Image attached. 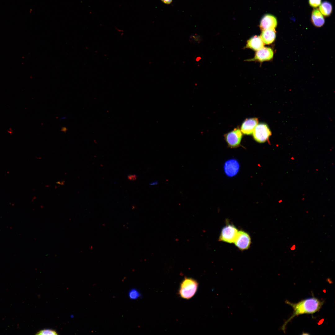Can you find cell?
Listing matches in <instances>:
<instances>
[{"label":"cell","instance_id":"14","mask_svg":"<svg viewBox=\"0 0 335 335\" xmlns=\"http://www.w3.org/2000/svg\"><path fill=\"white\" fill-rule=\"evenodd\" d=\"M319 10L324 16H328L331 15L332 11V5L328 1H324L319 5Z\"/></svg>","mask_w":335,"mask_h":335},{"label":"cell","instance_id":"17","mask_svg":"<svg viewBox=\"0 0 335 335\" xmlns=\"http://www.w3.org/2000/svg\"><path fill=\"white\" fill-rule=\"evenodd\" d=\"M189 40L191 42L199 43L201 42V39L198 35H192L190 36Z\"/></svg>","mask_w":335,"mask_h":335},{"label":"cell","instance_id":"18","mask_svg":"<svg viewBox=\"0 0 335 335\" xmlns=\"http://www.w3.org/2000/svg\"><path fill=\"white\" fill-rule=\"evenodd\" d=\"M308 2L310 6L314 8L319 7L321 3V0H308Z\"/></svg>","mask_w":335,"mask_h":335},{"label":"cell","instance_id":"4","mask_svg":"<svg viewBox=\"0 0 335 335\" xmlns=\"http://www.w3.org/2000/svg\"><path fill=\"white\" fill-rule=\"evenodd\" d=\"M238 230L233 224H228L222 229L219 240L229 243H234Z\"/></svg>","mask_w":335,"mask_h":335},{"label":"cell","instance_id":"2","mask_svg":"<svg viewBox=\"0 0 335 335\" xmlns=\"http://www.w3.org/2000/svg\"><path fill=\"white\" fill-rule=\"evenodd\" d=\"M198 281L194 279L186 277L181 282L179 290V294L184 299H189L196 293L198 287Z\"/></svg>","mask_w":335,"mask_h":335},{"label":"cell","instance_id":"16","mask_svg":"<svg viewBox=\"0 0 335 335\" xmlns=\"http://www.w3.org/2000/svg\"><path fill=\"white\" fill-rule=\"evenodd\" d=\"M37 335H58L57 333L56 332L52 329H44L37 332L36 333Z\"/></svg>","mask_w":335,"mask_h":335},{"label":"cell","instance_id":"19","mask_svg":"<svg viewBox=\"0 0 335 335\" xmlns=\"http://www.w3.org/2000/svg\"><path fill=\"white\" fill-rule=\"evenodd\" d=\"M127 178L130 181H135L136 179L137 176L136 174H132L127 176Z\"/></svg>","mask_w":335,"mask_h":335},{"label":"cell","instance_id":"8","mask_svg":"<svg viewBox=\"0 0 335 335\" xmlns=\"http://www.w3.org/2000/svg\"><path fill=\"white\" fill-rule=\"evenodd\" d=\"M273 56V51L270 48L263 47L257 51L254 57L247 60L248 61H257L262 62L271 59Z\"/></svg>","mask_w":335,"mask_h":335},{"label":"cell","instance_id":"11","mask_svg":"<svg viewBox=\"0 0 335 335\" xmlns=\"http://www.w3.org/2000/svg\"><path fill=\"white\" fill-rule=\"evenodd\" d=\"M264 43L261 37L255 35L248 39L246 48L257 51L263 47Z\"/></svg>","mask_w":335,"mask_h":335},{"label":"cell","instance_id":"12","mask_svg":"<svg viewBox=\"0 0 335 335\" xmlns=\"http://www.w3.org/2000/svg\"><path fill=\"white\" fill-rule=\"evenodd\" d=\"M311 20L313 25L316 27H321L325 22L323 16L317 9H314L313 10Z\"/></svg>","mask_w":335,"mask_h":335},{"label":"cell","instance_id":"21","mask_svg":"<svg viewBox=\"0 0 335 335\" xmlns=\"http://www.w3.org/2000/svg\"><path fill=\"white\" fill-rule=\"evenodd\" d=\"M158 184V182L157 181H154L149 183V185L152 186L155 185H157Z\"/></svg>","mask_w":335,"mask_h":335},{"label":"cell","instance_id":"10","mask_svg":"<svg viewBox=\"0 0 335 335\" xmlns=\"http://www.w3.org/2000/svg\"><path fill=\"white\" fill-rule=\"evenodd\" d=\"M258 123V119L256 118H247L242 123L240 130L245 135H251Z\"/></svg>","mask_w":335,"mask_h":335},{"label":"cell","instance_id":"1","mask_svg":"<svg viewBox=\"0 0 335 335\" xmlns=\"http://www.w3.org/2000/svg\"><path fill=\"white\" fill-rule=\"evenodd\" d=\"M286 303L291 306L293 310L292 316L284 323L281 327L285 333L287 324L295 317L304 314H313L319 311L324 302L318 298L312 297L302 300L297 303H292L286 300Z\"/></svg>","mask_w":335,"mask_h":335},{"label":"cell","instance_id":"9","mask_svg":"<svg viewBox=\"0 0 335 335\" xmlns=\"http://www.w3.org/2000/svg\"><path fill=\"white\" fill-rule=\"evenodd\" d=\"M277 25L276 18L274 16L267 14L263 16L261 19L260 28L262 31L275 29Z\"/></svg>","mask_w":335,"mask_h":335},{"label":"cell","instance_id":"3","mask_svg":"<svg viewBox=\"0 0 335 335\" xmlns=\"http://www.w3.org/2000/svg\"><path fill=\"white\" fill-rule=\"evenodd\" d=\"M252 134L253 138L256 142L263 143L268 140L271 132L267 124L261 123L257 125Z\"/></svg>","mask_w":335,"mask_h":335},{"label":"cell","instance_id":"5","mask_svg":"<svg viewBox=\"0 0 335 335\" xmlns=\"http://www.w3.org/2000/svg\"><path fill=\"white\" fill-rule=\"evenodd\" d=\"M242 136V133L240 129L236 128L226 134L225 137L228 146L231 148H234L240 145Z\"/></svg>","mask_w":335,"mask_h":335},{"label":"cell","instance_id":"15","mask_svg":"<svg viewBox=\"0 0 335 335\" xmlns=\"http://www.w3.org/2000/svg\"><path fill=\"white\" fill-rule=\"evenodd\" d=\"M128 295L129 298L132 300H137L141 296L139 291L136 288L131 289L128 291Z\"/></svg>","mask_w":335,"mask_h":335},{"label":"cell","instance_id":"22","mask_svg":"<svg viewBox=\"0 0 335 335\" xmlns=\"http://www.w3.org/2000/svg\"><path fill=\"white\" fill-rule=\"evenodd\" d=\"M67 130V129L65 127H62L61 129V131L65 132Z\"/></svg>","mask_w":335,"mask_h":335},{"label":"cell","instance_id":"13","mask_svg":"<svg viewBox=\"0 0 335 335\" xmlns=\"http://www.w3.org/2000/svg\"><path fill=\"white\" fill-rule=\"evenodd\" d=\"M276 36V31L273 29L262 30L260 37L264 44H270L274 41Z\"/></svg>","mask_w":335,"mask_h":335},{"label":"cell","instance_id":"6","mask_svg":"<svg viewBox=\"0 0 335 335\" xmlns=\"http://www.w3.org/2000/svg\"><path fill=\"white\" fill-rule=\"evenodd\" d=\"M234 243L235 246L241 251L248 249L251 243L250 237L246 232L239 230L238 231Z\"/></svg>","mask_w":335,"mask_h":335},{"label":"cell","instance_id":"20","mask_svg":"<svg viewBox=\"0 0 335 335\" xmlns=\"http://www.w3.org/2000/svg\"><path fill=\"white\" fill-rule=\"evenodd\" d=\"M173 0H161V1L164 3L169 4H170L172 2Z\"/></svg>","mask_w":335,"mask_h":335},{"label":"cell","instance_id":"7","mask_svg":"<svg viewBox=\"0 0 335 335\" xmlns=\"http://www.w3.org/2000/svg\"><path fill=\"white\" fill-rule=\"evenodd\" d=\"M223 169L226 176L229 177H233L238 173L240 169V164L236 159H230L224 163Z\"/></svg>","mask_w":335,"mask_h":335}]
</instances>
